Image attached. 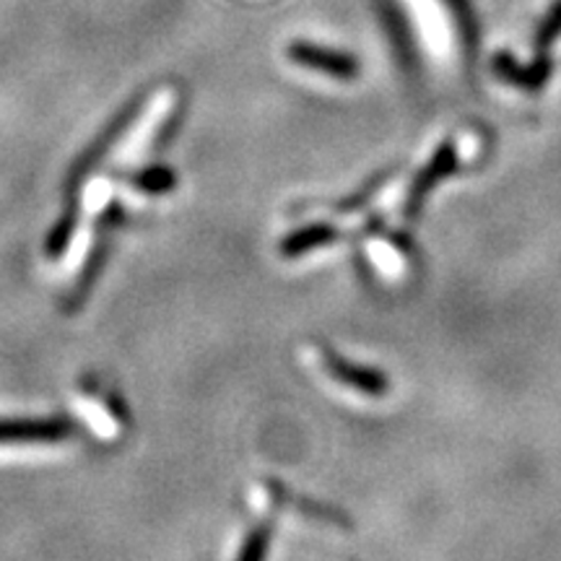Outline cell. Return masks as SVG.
Returning a JSON list of instances; mask_svg holds the SVG:
<instances>
[{
	"instance_id": "1",
	"label": "cell",
	"mask_w": 561,
	"mask_h": 561,
	"mask_svg": "<svg viewBox=\"0 0 561 561\" xmlns=\"http://www.w3.org/2000/svg\"><path fill=\"white\" fill-rule=\"evenodd\" d=\"M289 58L301 68L318 70V73L333 76V79H341V81L356 79L362 70L359 58H354V55L333 50V47L314 45V42H305V39L291 42Z\"/></svg>"
},
{
	"instance_id": "2",
	"label": "cell",
	"mask_w": 561,
	"mask_h": 561,
	"mask_svg": "<svg viewBox=\"0 0 561 561\" xmlns=\"http://www.w3.org/2000/svg\"><path fill=\"white\" fill-rule=\"evenodd\" d=\"M325 367H328V371H331L333 380L346 385V388L359 390L369 398H382L385 392L390 390V380L382 369L354 364V362L343 359V356H339V354H328Z\"/></svg>"
},
{
	"instance_id": "3",
	"label": "cell",
	"mask_w": 561,
	"mask_h": 561,
	"mask_svg": "<svg viewBox=\"0 0 561 561\" xmlns=\"http://www.w3.org/2000/svg\"><path fill=\"white\" fill-rule=\"evenodd\" d=\"M453 172H458V151H455L453 144H442V149L434 153L430 161H426L424 170H421L416 174V180H413V185L409 191V203H405L409 216L419 214L421 203L426 201V195H430L442 180L450 178Z\"/></svg>"
},
{
	"instance_id": "4",
	"label": "cell",
	"mask_w": 561,
	"mask_h": 561,
	"mask_svg": "<svg viewBox=\"0 0 561 561\" xmlns=\"http://www.w3.org/2000/svg\"><path fill=\"white\" fill-rule=\"evenodd\" d=\"M491 70H494L502 81L512 83V87H520L525 91H541L543 83L549 81L551 76V58L543 53L533 62H528V66H520L510 53H496L494 58H491Z\"/></svg>"
},
{
	"instance_id": "5",
	"label": "cell",
	"mask_w": 561,
	"mask_h": 561,
	"mask_svg": "<svg viewBox=\"0 0 561 561\" xmlns=\"http://www.w3.org/2000/svg\"><path fill=\"white\" fill-rule=\"evenodd\" d=\"M70 434L66 421H0V445H19V442H60Z\"/></svg>"
},
{
	"instance_id": "6",
	"label": "cell",
	"mask_w": 561,
	"mask_h": 561,
	"mask_svg": "<svg viewBox=\"0 0 561 561\" xmlns=\"http://www.w3.org/2000/svg\"><path fill=\"white\" fill-rule=\"evenodd\" d=\"M335 237H339V231L333 227H328V224H310V227L294 231V234L286 237L284 242H280V255L284 257H299V255H307V252L322 248V244L333 242Z\"/></svg>"
},
{
	"instance_id": "7",
	"label": "cell",
	"mask_w": 561,
	"mask_h": 561,
	"mask_svg": "<svg viewBox=\"0 0 561 561\" xmlns=\"http://www.w3.org/2000/svg\"><path fill=\"white\" fill-rule=\"evenodd\" d=\"M268 549H271V528L268 525H257V528L250 530V536L244 538L237 561H265Z\"/></svg>"
},
{
	"instance_id": "8",
	"label": "cell",
	"mask_w": 561,
	"mask_h": 561,
	"mask_svg": "<svg viewBox=\"0 0 561 561\" xmlns=\"http://www.w3.org/2000/svg\"><path fill=\"white\" fill-rule=\"evenodd\" d=\"M559 37H561V0H557V3L546 11L541 24H538L536 30L538 50H546V47H549L551 42H557Z\"/></svg>"
},
{
	"instance_id": "9",
	"label": "cell",
	"mask_w": 561,
	"mask_h": 561,
	"mask_svg": "<svg viewBox=\"0 0 561 561\" xmlns=\"http://www.w3.org/2000/svg\"><path fill=\"white\" fill-rule=\"evenodd\" d=\"M445 3L450 5L455 19H458L462 39H466V47H468V50H473V45H476V21H473L471 3H468V0H445Z\"/></svg>"
},
{
	"instance_id": "10",
	"label": "cell",
	"mask_w": 561,
	"mask_h": 561,
	"mask_svg": "<svg viewBox=\"0 0 561 561\" xmlns=\"http://www.w3.org/2000/svg\"><path fill=\"white\" fill-rule=\"evenodd\" d=\"M136 185L140 191H151V193H161V191H170L174 185V174L164 167H153V170H146L144 174H138Z\"/></svg>"
},
{
	"instance_id": "11",
	"label": "cell",
	"mask_w": 561,
	"mask_h": 561,
	"mask_svg": "<svg viewBox=\"0 0 561 561\" xmlns=\"http://www.w3.org/2000/svg\"><path fill=\"white\" fill-rule=\"evenodd\" d=\"M70 234H73V219L68 216L66 221H60L58 227L53 229L50 240H47V252H50V255H60V252L66 250Z\"/></svg>"
}]
</instances>
